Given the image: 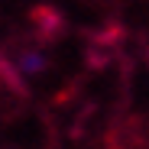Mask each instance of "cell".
Listing matches in <instances>:
<instances>
[]
</instances>
